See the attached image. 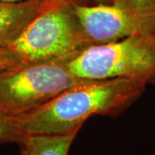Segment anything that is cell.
Returning a JSON list of instances; mask_svg holds the SVG:
<instances>
[{
    "instance_id": "5",
    "label": "cell",
    "mask_w": 155,
    "mask_h": 155,
    "mask_svg": "<svg viewBox=\"0 0 155 155\" xmlns=\"http://www.w3.org/2000/svg\"><path fill=\"white\" fill-rule=\"evenodd\" d=\"M76 11L92 45L155 32V0H114L95 5L81 2Z\"/></svg>"
},
{
    "instance_id": "3",
    "label": "cell",
    "mask_w": 155,
    "mask_h": 155,
    "mask_svg": "<svg viewBox=\"0 0 155 155\" xmlns=\"http://www.w3.org/2000/svg\"><path fill=\"white\" fill-rule=\"evenodd\" d=\"M90 80L76 76L68 63H27L10 68L0 72V116L16 119L29 114Z\"/></svg>"
},
{
    "instance_id": "8",
    "label": "cell",
    "mask_w": 155,
    "mask_h": 155,
    "mask_svg": "<svg viewBox=\"0 0 155 155\" xmlns=\"http://www.w3.org/2000/svg\"><path fill=\"white\" fill-rule=\"evenodd\" d=\"M23 134L16 119L0 116V143H18Z\"/></svg>"
},
{
    "instance_id": "6",
    "label": "cell",
    "mask_w": 155,
    "mask_h": 155,
    "mask_svg": "<svg viewBox=\"0 0 155 155\" xmlns=\"http://www.w3.org/2000/svg\"><path fill=\"white\" fill-rule=\"evenodd\" d=\"M43 0L0 1V47H10L36 15Z\"/></svg>"
},
{
    "instance_id": "11",
    "label": "cell",
    "mask_w": 155,
    "mask_h": 155,
    "mask_svg": "<svg viewBox=\"0 0 155 155\" xmlns=\"http://www.w3.org/2000/svg\"><path fill=\"white\" fill-rule=\"evenodd\" d=\"M0 1H5V2H19L22 0H0Z\"/></svg>"
},
{
    "instance_id": "1",
    "label": "cell",
    "mask_w": 155,
    "mask_h": 155,
    "mask_svg": "<svg viewBox=\"0 0 155 155\" xmlns=\"http://www.w3.org/2000/svg\"><path fill=\"white\" fill-rule=\"evenodd\" d=\"M147 87L140 80L127 78L90 80L16 121L23 134L71 133L80 130L91 116L121 115L141 97Z\"/></svg>"
},
{
    "instance_id": "4",
    "label": "cell",
    "mask_w": 155,
    "mask_h": 155,
    "mask_svg": "<svg viewBox=\"0 0 155 155\" xmlns=\"http://www.w3.org/2000/svg\"><path fill=\"white\" fill-rule=\"evenodd\" d=\"M76 76L92 80L115 78L155 84V32L93 45L69 63Z\"/></svg>"
},
{
    "instance_id": "2",
    "label": "cell",
    "mask_w": 155,
    "mask_h": 155,
    "mask_svg": "<svg viewBox=\"0 0 155 155\" xmlns=\"http://www.w3.org/2000/svg\"><path fill=\"white\" fill-rule=\"evenodd\" d=\"M82 0H43L36 15L10 46L23 64L70 63L93 46L76 7Z\"/></svg>"
},
{
    "instance_id": "9",
    "label": "cell",
    "mask_w": 155,
    "mask_h": 155,
    "mask_svg": "<svg viewBox=\"0 0 155 155\" xmlns=\"http://www.w3.org/2000/svg\"><path fill=\"white\" fill-rule=\"evenodd\" d=\"M23 64L10 47H0V72Z\"/></svg>"
},
{
    "instance_id": "7",
    "label": "cell",
    "mask_w": 155,
    "mask_h": 155,
    "mask_svg": "<svg viewBox=\"0 0 155 155\" xmlns=\"http://www.w3.org/2000/svg\"><path fill=\"white\" fill-rule=\"evenodd\" d=\"M78 131L67 134H24L17 143L20 155H68Z\"/></svg>"
},
{
    "instance_id": "10",
    "label": "cell",
    "mask_w": 155,
    "mask_h": 155,
    "mask_svg": "<svg viewBox=\"0 0 155 155\" xmlns=\"http://www.w3.org/2000/svg\"><path fill=\"white\" fill-rule=\"evenodd\" d=\"M92 1L96 2L97 4H110L114 0H92Z\"/></svg>"
}]
</instances>
